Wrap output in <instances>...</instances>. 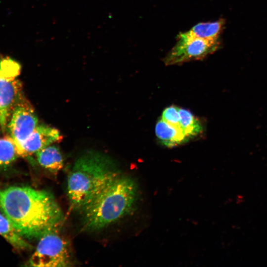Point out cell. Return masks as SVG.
<instances>
[{"label": "cell", "mask_w": 267, "mask_h": 267, "mask_svg": "<svg viewBox=\"0 0 267 267\" xmlns=\"http://www.w3.org/2000/svg\"><path fill=\"white\" fill-rule=\"evenodd\" d=\"M19 156L15 143L9 136L0 138V168L11 164Z\"/></svg>", "instance_id": "14"}, {"label": "cell", "mask_w": 267, "mask_h": 267, "mask_svg": "<svg viewBox=\"0 0 267 267\" xmlns=\"http://www.w3.org/2000/svg\"><path fill=\"white\" fill-rule=\"evenodd\" d=\"M155 131L160 143L168 147H174L189 140L181 128L171 125L162 118L156 123Z\"/></svg>", "instance_id": "9"}, {"label": "cell", "mask_w": 267, "mask_h": 267, "mask_svg": "<svg viewBox=\"0 0 267 267\" xmlns=\"http://www.w3.org/2000/svg\"><path fill=\"white\" fill-rule=\"evenodd\" d=\"M225 22L220 19L214 22L199 23L187 32L197 38L207 40H219Z\"/></svg>", "instance_id": "11"}, {"label": "cell", "mask_w": 267, "mask_h": 267, "mask_svg": "<svg viewBox=\"0 0 267 267\" xmlns=\"http://www.w3.org/2000/svg\"><path fill=\"white\" fill-rule=\"evenodd\" d=\"M39 164L53 175H56L63 167V159L59 148L49 145L36 153Z\"/></svg>", "instance_id": "10"}, {"label": "cell", "mask_w": 267, "mask_h": 267, "mask_svg": "<svg viewBox=\"0 0 267 267\" xmlns=\"http://www.w3.org/2000/svg\"><path fill=\"white\" fill-rule=\"evenodd\" d=\"M0 235L17 250H29L32 248L31 245L17 233L6 217L0 212Z\"/></svg>", "instance_id": "12"}, {"label": "cell", "mask_w": 267, "mask_h": 267, "mask_svg": "<svg viewBox=\"0 0 267 267\" xmlns=\"http://www.w3.org/2000/svg\"><path fill=\"white\" fill-rule=\"evenodd\" d=\"M178 108L176 105L168 106L164 110L161 118L171 125L181 128Z\"/></svg>", "instance_id": "15"}, {"label": "cell", "mask_w": 267, "mask_h": 267, "mask_svg": "<svg viewBox=\"0 0 267 267\" xmlns=\"http://www.w3.org/2000/svg\"><path fill=\"white\" fill-rule=\"evenodd\" d=\"M108 156L89 151L79 157L67 179V194L71 208L81 213L102 190L120 175Z\"/></svg>", "instance_id": "2"}, {"label": "cell", "mask_w": 267, "mask_h": 267, "mask_svg": "<svg viewBox=\"0 0 267 267\" xmlns=\"http://www.w3.org/2000/svg\"><path fill=\"white\" fill-rule=\"evenodd\" d=\"M21 69L17 61L0 54V126L3 131L14 107L24 98L18 79Z\"/></svg>", "instance_id": "4"}, {"label": "cell", "mask_w": 267, "mask_h": 267, "mask_svg": "<svg viewBox=\"0 0 267 267\" xmlns=\"http://www.w3.org/2000/svg\"><path fill=\"white\" fill-rule=\"evenodd\" d=\"M30 257L29 266L65 267L71 266V254L67 241L56 231L44 234Z\"/></svg>", "instance_id": "5"}, {"label": "cell", "mask_w": 267, "mask_h": 267, "mask_svg": "<svg viewBox=\"0 0 267 267\" xmlns=\"http://www.w3.org/2000/svg\"><path fill=\"white\" fill-rule=\"evenodd\" d=\"M61 139V135L56 129L46 125H38L23 143L18 154L19 156L32 155Z\"/></svg>", "instance_id": "8"}, {"label": "cell", "mask_w": 267, "mask_h": 267, "mask_svg": "<svg viewBox=\"0 0 267 267\" xmlns=\"http://www.w3.org/2000/svg\"><path fill=\"white\" fill-rule=\"evenodd\" d=\"M0 208L24 238H40L63 223L62 210L50 192L28 186L0 190Z\"/></svg>", "instance_id": "1"}, {"label": "cell", "mask_w": 267, "mask_h": 267, "mask_svg": "<svg viewBox=\"0 0 267 267\" xmlns=\"http://www.w3.org/2000/svg\"><path fill=\"white\" fill-rule=\"evenodd\" d=\"M178 110L181 127L189 140L203 133V125L198 118L187 109L179 107Z\"/></svg>", "instance_id": "13"}, {"label": "cell", "mask_w": 267, "mask_h": 267, "mask_svg": "<svg viewBox=\"0 0 267 267\" xmlns=\"http://www.w3.org/2000/svg\"><path fill=\"white\" fill-rule=\"evenodd\" d=\"M176 45L164 59L167 65L179 64L200 60L214 52L220 45L219 40H207L193 36L187 32L180 33Z\"/></svg>", "instance_id": "6"}, {"label": "cell", "mask_w": 267, "mask_h": 267, "mask_svg": "<svg viewBox=\"0 0 267 267\" xmlns=\"http://www.w3.org/2000/svg\"><path fill=\"white\" fill-rule=\"evenodd\" d=\"M38 119L33 108L25 98L14 107L6 129L17 147V152L24 141L38 126Z\"/></svg>", "instance_id": "7"}, {"label": "cell", "mask_w": 267, "mask_h": 267, "mask_svg": "<svg viewBox=\"0 0 267 267\" xmlns=\"http://www.w3.org/2000/svg\"><path fill=\"white\" fill-rule=\"evenodd\" d=\"M139 199L135 181L119 175L82 212L84 229L94 231L112 224L132 213Z\"/></svg>", "instance_id": "3"}]
</instances>
